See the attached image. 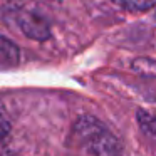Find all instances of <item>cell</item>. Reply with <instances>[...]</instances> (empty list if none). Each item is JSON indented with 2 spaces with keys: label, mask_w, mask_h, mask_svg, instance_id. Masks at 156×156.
<instances>
[{
  "label": "cell",
  "mask_w": 156,
  "mask_h": 156,
  "mask_svg": "<svg viewBox=\"0 0 156 156\" xmlns=\"http://www.w3.org/2000/svg\"><path fill=\"white\" fill-rule=\"evenodd\" d=\"M20 52L12 41L0 35V67H14L19 64Z\"/></svg>",
  "instance_id": "3957f363"
},
{
  "label": "cell",
  "mask_w": 156,
  "mask_h": 156,
  "mask_svg": "<svg viewBox=\"0 0 156 156\" xmlns=\"http://www.w3.org/2000/svg\"><path fill=\"white\" fill-rule=\"evenodd\" d=\"M136 119H138V124L146 134L149 136H156V114L144 109H138L136 111Z\"/></svg>",
  "instance_id": "5b68a950"
},
{
  "label": "cell",
  "mask_w": 156,
  "mask_h": 156,
  "mask_svg": "<svg viewBox=\"0 0 156 156\" xmlns=\"http://www.w3.org/2000/svg\"><path fill=\"white\" fill-rule=\"evenodd\" d=\"M71 143L86 156H122V143L94 116L76 121Z\"/></svg>",
  "instance_id": "6da1fadb"
},
{
  "label": "cell",
  "mask_w": 156,
  "mask_h": 156,
  "mask_svg": "<svg viewBox=\"0 0 156 156\" xmlns=\"http://www.w3.org/2000/svg\"><path fill=\"white\" fill-rule=\"evenodd\" d=\"M112 2L129 12H144L154 5V0H112Z\"/></svg>",
  "instance_id": "8992f818"
},
{
  "label": "cell",
  "mask_w": 156,
  "mask_h": 156,
  "mask_svg": "<svg viewBox=\"0 0 156 156\" xmlns=\"http://www.w3.org/2000/svg\"><path fill=\"white\" fill-rule=\"evenodd\" d=\"M49 2H62V0H49Z\"/></svg>",
  "instance_id": "9c48e42d"
},
{
  "label": "cell",
  "mask_w": 156,
  "mask_h": 156,
  "mask_svg": "<svg viewBox=\"0 0 156 156\" xmlns=\"http://www.w3.org/2000/svg\"><path fill=\"white\" fill-rule=\"evenodd\" d=\"M9 15L14 25L25 37L39 42H44L51 37V25L37 9L27 7V5H15L10 9Z\"/></svg>",
  "instance_id": "7a4b0ae2"
},
{
  "label": "cell",
  "mask_w": 156,
  "mask_h": 156,
  "mask_svg": "<svg viewBox=\"0 0 156 156\" xmlns=\"http://www.w3.org/2000/svg\"><path fill=\"white\" fill-rule=\"evenodd\" d=\"M131 67L136 74L143 77H156V61H151L148 57H136L131 62Z\"/></svg>",
  "instance_id": "277c9868"
},
{
  "label": "cell",
  "mask_w": 156,
  "mask_h": 156,
  "mask_svg": "<svg viewBox=\"0 0 156 156\" xmlns=\"http://www.w3.org/2000/svg\"><path fill=\"white\" fill-rule=\"evenodd\" d=\"M10 131V121H9V116L5 112V108L0 101V139H4L5 136Z\"/></svg>",
  "instance_id": "52a82bcc"
},
{
  "label": "cell",
  "mask_w": 156,
  "mask_h": 156,
  "mask_svg": "<svg viewBox=\"0 0 156 156\" xmlns=\"http://www.w3.org/2000/svg\"><path fill=\"white\" fill-rule=\"evenodd\" d=\"M0 156H12V154H9V153H0Z\"/></svg>",
  "instance_id": "ba28073f"
}]
</instances>
